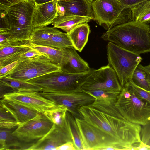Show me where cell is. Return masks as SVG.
<instances>
[{"label":"cell","instance_id":"cell-5","mask_svg":"<svg viewBox=\"0 0 150 150\" xmlns=\"http://www.w3.org/2000/svg\"><path fill=\"white\" fill-rule=\"evenodd\" d=\"M115 105L122 116L131 122L142 126L150 120V104L137 96L125 85Z\"/></svg>","mask_w":150,"mask_h":150},{"label":"cell","instance_id":"cell-43","mask_svg":"<svg viewBox=\"0 0 150 150\" xmlns=\"http://www.w3.org/2000/svg\"><path fill=\"white\" fill-rule=\"evenodd\" d=\"M144 67L146 70L150 72V64L147 66H144Z\"/></svg>","mask_w":150,"mask_h":150},{"label":"cell","instance_id":"cell-19","mask_svg":"<svg viewBox=\"0 0 150 150\" xmlns=\"http://www.w3.org/2000/svg\"><path fill=\"white\" fill-rule=\"evenodd\" d=\"M58 4L64 8L65 15H73L85 16L94 19L91 4L87 0L58 1Z\"/></svg>","mask_w":150,"mask_h":150},{"label":"cell","instance_id":"cell-38","mask_svg":"<svg viewBox=\"0 0 150 150\" xmlns=\"http://www.w3.org/2000/svg\"><path fill=\"white\" fill-rule=\"evenodd\" d=\"M18 62V61H15L0 69V78L4 76L7 73L13 69L17 65Z\"/></svg>","mask_w":150,"mask_h":150},{"label":"cell","instance_id":"cell-17","mask_svg":"<svg viewBox=\"0 0 150 150\" xmlns=\"http://www.w3.org/2000/svg\"><path fill=\"white\" fill-rule=\"evenodd\" d=\"M0 106L8 111L19 125L33 118L40 113L15 102L3 98L0 100Z\"/></svg>","mask_w":150,"mask_h":150},{"label":"cell","instance_id":"cell-24","mask_svg":"<svg viewBox=\"0 0 150 150\" xmlns=\"http://www.w3.org/2000/svg\"><path fill=\"white\" fill-rule=\"evenodd\" d=\"M57 28L46 26L34 28L29 39L30 43L38 45L49 46L50 40Z\"/></svg>","mask_w":150,"mask_h":150},{"label":"cell","instance_id":"cell-37","mask_svg":"<svg viewBox=\"0 0 150 150\" xmlns=\"http://www.w3.org/2000/svg\"><path fill=\"white\" fill-rule=\"evenodd\" d=\"M43 55L44 54H42L38 51L31 48L30 49L21 55L19 60L27 58L38 57Z\"/></svg>","mask_w":150,"mask_h":150},{"label":"cell","instance_id":"cell-39","mask_svg":"<svg viewBox=\"0 0 150 150\" xmlns=\"http://www.w3.org/2000/svg\"><path fill=\"white\" fill-rule=\"evenodd\" d=\"M125 7L130 8L147 0H118Z\"/></svg>","mask_w":150,"mask_h":150},{"label":"cell","instance_id":"cell-42","mask_svg":"<svg viewBox=\"0 0 150 150\" xmlns=\"http://www.w3.org/2000/svg\"><path fill=\"white\" fill-rule=\"evenodd\" d=\"M52 0H32L35 4H40L50 1Z\"/></svg>","mask_w":150,"mask_h":150},{"label":"cell","instance_id":"cell-40","mask_svg":"<svg viewBox=\"0 0 150 150\" xmlns=\"http://www.w3.org/2000/svg\"><path fill=\"white\" fill-rule=\"evenodd\" d=\"M0 98H3L5 95L14 92L11 87L0 81Z\"/></svg>","mask_w":150,"mask_h":150},{"label":"cell","instance_id":"cell-3","mask_svg":"<svg viewBox=\"0 0 150 150\" xmlns=\"http://www.w3.org/2000/svg\"><path fill=\"white\" fill-rule=\"evenodd\" d=\"M35 4L24 0L9 8L6 11L10 25L8 31V46L29 41L33 27Z\"/></svg>","mask_w":150,"mask_h":150},{"label":"cell","instance_id":"cell-18","mask_svg":"<svg viewBox=\"0 0 150 150\" xmlns=\"http://www.w3.org/2000/svg\"><path fill=\"white\" fill-rule=\"evenodd\" d=\"M30 43H21L0 47V68L20 59L31 48Z\"/></svg>","mask_w":150,"mask_h":150},{"label":"cell","instance_id":"cell-1","mask_svg":"<svg viewBox=\"0 0 150 150\" xmlns=\"http://www.w3.org/2000/svg\"><path fill=\"white\" fill-rule=\"evenodd\" d=\"M82 119L100 133L117 150H140L141 125L103 112L88 105L79 109Z\"/></svg>","mask_w":150,"mask_h":150},{"label":"cell","instance_id":"cell-36","mask_svg":"<svg viewBox=\"0 0 150 150\" xmlns=\"http://www.w3.org/2000/svg\"><path fill=\"white\" fill-rule=\"evenodd\" d=\"M24 0H0V10L6 11L11 7Z\"/></svg>","mask_w":150,"mask_h":150},{"label":"cell","instance_id":"cell-29","mask_svg":"<svg viewBox=\"0 0 150 150\" xmlns=\"http://www.w3.org/2000/svg\"><path fill=\"white\" fill-rule=\"evenodd\" d=\"M30 46L32 48L47 56L54 63L61 68L64 57V54L62 49L31 44Z\"/></svg>","mask_w":150,"mask_h":150},{"label":"cell","instance_id":"cell-7","mask_svg":"<svg viewBox=\"0 0 150 150\" xmlns=\"http://www.w3.org/2000/svg\"><path fill=\"white\" fill-rule=\"evenodd\" d=\"M91 6L94 20L108 30L132 21L130 8L118 0H94Z\"/></svg>","mask_w":150,"mask_h":150},{"label":"cell","instance_id":"cell-22","mask_svg":"<svg viewBox=\"0 0 150 150\" xmlns=\"http://www.w3.org/2000/svg\"><path fill=\"white\" fill-rule=\"evenodd\" d=\"M17 127L11 129L0 128V150L25 149L23 144L12 134Z\"/></svg>","mask_w":150,"mask_h":150},{"label":"cell","instance_id":"cell-2","mask_svg":"<svg viewBox=\"0 0 150 150\" xmlns=\"http://www.w3.org/2000/svg\"><path fill=\"white\" fill-rule=\"evenodd\" d=\"M103 40L139 54L150 52V25L132 21L115 26L102 35Z\"/></svg>","mask_w":150,"mask_h":150},{"label":"cell","instance_id":"cell-28","mask_svg":"<svg viewBox=\"0 0 150 150\" xmlns=\"http://www.w3.org/2000/svg\"><path fill=\"white\" fill-rule=\"evenodd\" d=\"M67 120L68 132L76 150H83L81 138L75 117L68 111Z\"/></svg>","mask_w":150,"mask_h":150},{"label":"cell","instance_id":"cell-47","mask_svg":"<svg viewBox=\"0 0 150 150\" xmlns=\"http://www.w3.org/2000/svg\"><path fill=\"white\" fill-rule=\"evenodd\" d=\"M29 0V1H32V0Z\"/></svg>","mask_w":150,"mask_h":150},{"label":"cell","instance_id":"cell-21","mask_svg":"<svg viewBox=\"0 0 150 150\" xmlns=\"http://www.w3.org/2000/svg\"><path fill=\"white\" fill-rule=\"evenodd\" d=\"M93 20L91 18L73 15L57 16L52 23L53 27L68 33L77 25L88 23Z\"/></svg>","mask_w":150,"mask_h":150},{"label":"cell","instance_id":"cell-33","mask_svg":"<svg viewBox=\"0 0 150 150\" xmlns=\"http://www.w3.org/2000/svg\"><path fill=\"white\" fill-rule=\"evenodd\" d=\"M125 85L126 86L137 96L150 104V91L137 86L131 80L127 82Z\"/></svg>","mask_w":150,"mask_h":150},{"label":"cell","instance_id":"cell-23","mask_svg":"<svg viewBox=\"0 0 150 150\" xmlns=\"http://www.w3.org/2000/svg\"><path fill=\"white\" fill-rule=\"evenodd\" d=\"M67 108L63 105H56L45 111L44 114L56 125L68 132L67 121Z\"/></svg>","mask_w":150,"mask_h":150},{"label":"cell","instance_id":"cell-6","mask_svg":"<svg viewBox=\"0 0 150 150\" xmlns=\"http://www.w3.org/2000/svg\"><path fill=\"white\" fill-rule=\"evenodd\" d=\"M108 65L115 72L122 88L131 80L133 74L142 58L136 53L109 42L107 46Z\"/></svg>","mask_w":150,"mask_h":150},{"label":"cell","instance_id":"cell-14","mask_svg":"<svg viewBox=\"0 0 150 150\" xmlns=\"http://www.w3.org/2000/svg\"><path fill=\"white\" fill-rule=\"evenodd\" d=\"M69 141H72L69 133L53 124L51 129L45 136L26 150H55L57 147Z\"/></svg>","mask_w":150,"mask_h":150},{"label":"cell","instance_id":"cell-25","mask_svg":"<svg viewBox=\"0 0 150 150\" xmlns=\"http://www.w3.org/2000/svg\"><path fill=\"white\" fill-rule=\"evenodd\" d=\"M117 99L95 98L94 102L88 105L110 115L126 120L115 105Z\"/></svg>","mask_w":150,"mask_h":150},{"label":"cell","instance_id":"cell-30","mask_svg":"<svg viewBox=\"0 0 150 150\" xmlns=\"http://www.w3.org/2000/svg\"><path fill=\"white\" fill-rule=\"evenodd\" d=\"M49 47L61 49L73 47V45L68 33L62 32L57 28L51 36Z\"/></svg>","mask_w":150,"mask_h":150},{"label":"cell","instance_id":"cell-32","mask_svg":"<svg viewBox=\"0 0 150 150\" xmlns=\"http://www.w3.org/2000/svg\"><path fill=\"white\" fill-rule=\"evenodd\" d=\"M19 125L11 114L5 108L0 106V128L11 129L17 127Z\"/></svg>","mask_w":150,"mask_h":150},{"label":"cell","instance_id":"cell-16","mask_svg":"<svg viewBox=\"0 0 150 150\" xmlns=\"http://www.w3.org/2000/svg\"><path fill=\"white\" fill-rule=\"evenodd\" d=\"M64 58L61 70L67 73L76 74L90 70L88 63L78 54L73 47L62 49Z\"/></svg>","mask_w":150,"mask_h":150},{"label":"cell","instance_id":"cell-4","mask_svg":"<svg viewBox=\"0 0 150 150\" xmlns=\"http://www.w3.org/2000/svg\"><path fill=\"white\" fill-rule=\"evenodd\" d=\"M96 69L71 74L61 70L54 71L29 80L39 87L44 92L66 93L81 90V88Z\"/></svg>","mask_w":150,"mask_h":150},{"label":"cell","instance_id":"cell-15","mask_svg":"<svg viewBox=\"0 0 150 150\" xmlns=\"http://www.w3.org/2000/svg\"><path fill=\"white\" fill-rule=\"evenodd\" d=\"M58 0L42 4H35L33 18V28L52 24L57 16Z\"/></svg>","mask_w":150,"mask_h":150},{"label":"cell","instance_id":"cell-12","mask_svg":"<svg viewBox=\"0 0 150 150\" xmlns=\"http://www.w3.org/2000/svg\"><path fill=\"white\" fill-rule=\"evenodd\" d=\"M3 98L43 114L56 105L53 102L42 96L38 92H13L5 95Z\"/></svg>","mask_w":150,"mask_h":150},{"label":"cell","instance_id":"cell-35","mask_svg":"<svg viewBox=\"0 0 150 150\" xmlns=\"http://www.w3.org/2000/svg\"><path fill=\"white\" fill-rule=\"evenodd\" d=\"M10 29L9 21L6 11H0V32L8 31Z\"/></svg>","mask_w":150,"mask_h":150},{"label":"cell","instance_id":"cell-11","mask_svg":"<svg viewBox=\"0 0 150 150\" xmlns=\"http://www.w3.org/2000/svg\"><path fill=\"white\" fill-rule=\"evenodd\" d=\"M122 88L115 72L108 64L96 69L95 72L82 85L81 89L121 91Z\"/></svg>","mask_w":150,"mask_h":150},{"label":"cell","instance_id":"cell-41","mask_svg":"<svg viewBox=\"0 0 150 150\" xmlns=\"http://www.w3.org/2000/svg\"><path fill=\"white\" fill-rule=\"evenodd\" d=\"M76 149L72 141H69L57 147L55 150H75Z\"/></svg>","mask_w":150,"mask_h":150},{"label":"cell","instance_id":"cell-46","mask_svg":"<svg viewBox=\"0 0 150 150\" xmlns=\"http://www.w3.org/2000/svg\"><path fill=\"white\" fill-rule=\"evenodd\" d=\"M70 0H58V1H69Z\"/></svg>","mask_w":150,"mask_h":150},{"label":"cell","instance_id":"cell-44","mask_svg":"<svg viewBox=\"0 0 150 150\" xmlns=\"http://www.w3.org/2000/svg\"><path fill=\"white\" fill-rule=\"evenodd\" d=\"M146 71L147 73L148 82L150 86V72L149 71L146 70Z\"/></svg>","mask_w":150,"mask_h":150},{"label":"cell","instance_id":"cell-9","mask_svg":"<svg viewBox=\"0 0 150 150\" xmlns=\"http://www.w3.org/2000/svg\"><path fill=\"white\" fill-rule=\"evenodd\" d=\"M53 124L44 114L39 113L33 118L19 125L12 134L23 144L26 150L45 136Z\"/></svg>","mask_w":150,"mask_h":150},{"label":"cell","instance_id":"cell-45","mask_svg":"<svg viewBox=\"0 0 150 150\" xmlns=\"http://www.w3.org/2000/svg\"><path fill=\"white\" fill-rule=\"evenodd\" d=\"M88 2L91 4L92 2L94 0H87Z\"/></svg>","mask_w":150,"mask_h":150},{"label":"cell","instance_id":"cell-20","mask_svg":"<svg viewBox=\"0 0 150 150\" xmlns=\"http://www.w3.org/2000/svg\"><path fill=\"white\" fill-rule=\"evenodd\" d=\"M90 28L88 23L79 25L70 32L67 33L70 38L73 47L81 52L87 43Z\"/></svg>","mask_w":150,"mask_h":150},{"label":"cell","instance_id":"cell-13","mask_svg":"<svg viewBox=\"0 0 150 150\" xmlns=\"http://www.w3.org/2000/svg\"><path fill=\"white\" fill-rule=\"evenodd\" d=\"M74 117L81 138L83 150H98L110 146L97 129L83 119Z\"/></svg>","mask_w":150,"mask_h":150},{"label":"cell","instance_id":"cell-10","mask_svg":"<svg viewBox=\"0 0 150 150\" xmlns=\"http://www.w3.org/2000/svg\"><path fill=\"white\" fill-rule=\"evenodd\" d=\"M44 97L53 102L56 105H63L74 117L82 119L79 109L83 106L93 103L95 98L82 90L66 93L39 92Z\"/></svg>","mask_w":150,"mask_h":150},{"label":"cell","instance_id":"cell-34","mask_svg":"<svg viewBox=\"0 0 150 150\" xmlns=\"http://www.w3.org/2000/svg\"><path fill=\"white\" fill-rule=\"evenodd\" d=\"M140 137L144 146L150 147V120L146 124L141 126Z\"/></svg>","mask_w":150,"mask_h":150},{"label":"cell","instance_id":"cell-31","mask_svg":"<svg viewBox=\"0 0 150 150\" xmlns=\"http://www.w3.org/2000/svg\"><path fill=\"white\" fill-rule=\"evenodd\" d=\"M131 81L137 86L150 91L147 72L141 64H139L134 70Z\"/></svg>","mask_w":150,"mask_h":150},{"label":"cell","instance_id":"cell-8","mask_svg":"<svg viewBox=\"0 0 150 150\" xmlns=\"http://www.w3.org/2000/svg\"><path fill=\"white\" fill-rule=\"evenodd\" d=\"M18 61L16 66L4 76L28 81L49 73L61 70L59 66L45 55Z\"/></svg>","mask_w":150,"mask_h":150},{"label":"cell","instance_id":"cell-26","mask_svg":"<svg viewBox=\"0 0 150 150\" xmlns=\"http://www.w3.org/2000/svg\"><path fill=\"white\" fill-rule=\"evenodd\" d=\"M130 8L132 21L146 24L150 22V0L141 2Z\"/></svg>","mask_w":150,"mask_h":150},{"label":"cell","instance_id":"cell-27","mask_svg":"<svg viewBox=\"0 0 150 150\" xmlns=\"http://www.w3.org/2000/svg\"><path fill=\"white\" fill-rule=\"evenodd\" d=\"M0 81L11 87L14 92H42L38 86L28 81H24L10 77L4 76L0 78Z\"/></svg>","mask_w":150,"mask_h":150}]
</instances>
